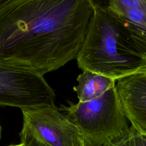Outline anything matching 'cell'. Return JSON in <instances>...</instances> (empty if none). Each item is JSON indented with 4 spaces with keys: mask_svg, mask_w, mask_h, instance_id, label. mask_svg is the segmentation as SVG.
<instances>
[{
    "mask_svg": "<svg viewBox=\"0 0 146 146\" xmlns=\"http://www.w3.org/2000/svg\"><path fill=\"white\" fill-rule=\"evenodd\" d=\"M92 6L108 9L123 16L129 8H140L146 10V0H89Z\"/></svg>",
    "mask_w": 146,
    "mask_h": 146,
    "instance_id": "obj_8",
    "label": "cell"
},
{
    "mask_svg": "<svg viewBox=\"0 0 146 146\" xmlns=\"http://www.w3.org/2000/svg\"><path fill=\"white\" fill-rule=\"evenodd\" d=\"M62 107L64 116L78 129L86 146H103L129 127L121 111L115 84L92 100Z\"/></svg>",
    "mask_w": 146,
    "mask_h": 146,
    "instance_id": "obj_3",
    "label": "cell"
},
{
    "mask_svg": "<svg viewBox=\"0 0 146 146\" xmlns=\"http://www.w3.org/2000/svg\"><path fill=\"white\" fill-rule=\"evenodd\" d=\"M19 136L23 146H50L24 121Z\"/></svg>",
    "mask_w": 146,
    "mask_h": 146,
    "instance_id": "obj_10",
    "label": "cell"
},
{
    "mask_svg": "<svg viewBox=\"0 0 146 146\" xmlns=\"http://www.w3.org/2000/svg\"><path fill=\"white\" fill-rule=\"evenodd\" d=\"M93 7L89 0H5L0 2V56L42 75L75 59Z\"/></svg>",
    "mask_w": 146,
    "mask_h": 146,
    "instance_id": "obj_1",
    "label": "cell"
},
{
    "mask_svg": "<svg viewBox=\"0 0 146 146\" xmlns=\"http://www.w3.org/2000/svg\"><path fill=\"white\" fill-rule=\"evenodd\" d=\"M1 132H2V127H1V124H0V139H1Z\"/></svg>",
    "mask_w": 146,
    "mask_h": 146,
    "instance_id": "obj_14",
    "label": "cell"
},
{
    "mask_svg": "<svg viewBox=\"0 0 146 146\" xmlns=\"http://www.w3.org/2000/svg\"><path fill=\"white\" fill-rule=\"evenodd\" d=\"M92 7L78 67L114 80L146 71V31L108 9Z\"/></svg>",
    "mask_w": 146,
    "mask_h": 146,
    "instance_id": "obj_2",
    "label": "cell"
},
{
    "mask_svg": "<svg viewBox=\"0 0 146 146\" xmlns=\"http://www.w3.org/2000/svg\"><path fill=\"white\" fill-rule=\"evenodd\" d=\"M55 98L43 75L15 59L0 56V106L29 110L54 105Z\"/></svg>",
    "mask_w": 146,
    "mask_h": 146,
    "instance_id": "obj_4",
    "label": "cell"
},
{
    "mask_svg": "<svg viewBox=\"0 0 146 146\" xmlns=\"http://www.w3.org/2000/svg\"><path fill=\"white\" fill-rule=\"evenodd\" d=\"M5 1V0H0V2H2V1Z\"/></svg>",
    "mask_w": 146,
    "mask_h": 146,
    "instance_id": "obj_15",
    "label": "cell"
},
{
    "mask_svg": "<svg viewBox=\"0 0 146 146\" xmlns=\"http://www.w3.org/2000/svg\"><path fill=\"white\" fill-rule=\"evenodd\" d=\"M74 146H86L83 140V139L79 140L78 143H76Z\"/></svg>",
    "mask_w": 146,
    "mask_h": 146,
    "instance_id": "obj_12",
    "label": "cell"
},
{
    "mask_svg": "<svg viewBox=\"0 0 146 146\" xmlns=\"http://www.w3.org/2000/svg\"><path fill=\"white\" fill-rule=\"evenodd\" d=\"M76 80L78 83L74 87V90L80 102L99 96L115 83V80L89 70H83Z\"/></svg>",
    "mask_w": 146,
    "mask_h": 146,
    "instance_id": "obj_7",
    "label": "cell"
},
{
    "mask_svg": "<svg viewBox=\"0 0 146 146\" xmlns=\"http://www.w3.org/2000/svg\"><path fill=\"white\" fill-rule=\"evenodd\" d=\"M22 112L23 121L50 146H74L83 139L78 129L55 104Z\"/></svg>",
    "mask_w": 146,
    "mask_h": 146,
    "instance_id": "obj_5",
    "label": "cell"
},
{
    "mask_svg": "<svg viewBox=\"0 0 146 146\" xmlns=\"http://www.w3.org/2000/svg\"><path fill=\"white\" fill-rule=\"evenodd\" d=\"M115 88L124 116L132 126L146 135V71L117 79Z\"/></svg>",
    "mask_w": 146,
    "mask_h": 146,
    "instance_id": "obj_6",
    "label": "cell"
},
{
    "mask_svg": "<svg viewBox=\"0 0 146 146\" xmlns=\"http://www.w3.org/2000/svg\"><path fill=\"white\" fill-rule=\"evenodd\" d=\"M103 146H146V135L131 125L121 135L109 140Z\"/></svg>",
    "mask_w": 146,
    "mask_h": 146,
    "instance_id": "obj_9",
    "label": "cell"
},
{
    "mask_svg": "<svg viewBox=\"0 0 146 146\" xmlns=\"http://www.w3.org/2000/svg\"><path fill=\"white\" fill-rule=\"evenodd\" d=\"M9 146H23L22 144L21 143L19 144H17V145H9Z\"/></svg>",
    "mask_w": 146,
    "mask_h": 146,
    "instance_id": "obj_13",
    "label": "cell"
},
{
    "mask_svg": "<svg viewBox=\"0 0 146 146\" xmlns=\"http://www.w3.org/2000/svg\"><path fill=\"white\" fill-rule=\"evenodd\" d=\"M123 17L133 25L146 31V10L140 8H129Z\"/></svg>",
    "mask_w": 146,
    "mask_h": 146,
    "instance_id": "obj_11",
    "label": "cell"
}]
</instances>
